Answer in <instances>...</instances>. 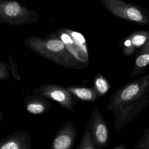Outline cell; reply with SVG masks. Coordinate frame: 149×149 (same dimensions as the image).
Wrapping results in <instances>:
<instances>
[{
  "label": "cell",
  "instance_id": "obj_5",
  "mask_svg": "<svg viewBox=\"0 0 149 149\" xmlns=\"http://www.w3.org/2000/svg\"><path fill=\"white\" fill-rule=\"evenodd\" d=\"M33 93L55 101L61 107L72 111L77 102V98L66 87L55 84H44L33 89Z\"/></svg>",
  "mask_w": 149,
  "mask_h": 149
},
{
  "label": "cell",
  "instance_id": "obj_6",
  "mask_svg": "<svg viewBox=\"0 0 149 149\" xmlns=\"http://www.w3.org/2000/svg\"><path fill=\"white\" fill-rule=\"evenodd\" d=\"M149 103V93L135 101L125 104L115 111L114 116V127L120 130L128 125Z\"/></svg>",
  "mask_w": 149,
  "mask_h": 149
},
{
  "label": "cell",
  "instance_id": "obj_17",
  "mask_svg": "<svg viewBox=\"0 0 149 149\" xmlns=\"http://www.w3.org/2000/svg\"><path fill=\"white\" fill-rule=\"evenodd\" d=\"M76 149H97L95 143L90 133V125L87 123L82 137Z\"/></svg>",
  "mask_w": 149,
  "mask_h": 149
},
{
  "label": "cell",
  "instance_id": "obj_12",
  "mask_svg": "<svg viewBox=\"0 0 149 149\" xmlns=\"http://www.w3.org/2000/svg\"><path fill=\"white\" fill-rule=\"evenodd\" d=\"M23 105L25 110L33 115L47 113L51 109L52 105L46 98L37 94L26 97Z\"/></svg>",
  "mask_w": 149,
  "mask_h": 149
},
{
  "label": "cell",
  "instance_id": "obj_19",
  "mask_svg": "<svg viewBox=\"0 0 149 149\" xmlns=\"http://www.w3.org/2000/svg\"><path fill=\"white\" fill-rule=\"evenodd\" d=\"M10 65L0 61V80L7 79L10 76Z\"/></svg>",
  "mask_w": 149,
  "mask_h": 149
},
{
  "label": "cell",
  "instance_id": "obj_16",
  "mask_svg": "<svg viewBox=\"0 0 149 149\" xmlns=\"http://www.w3.org/2000/svg\"><path fill=\"white\" fill-rule=\"evenodd\" d=\"M67 32L70 34L73 41L74 42L76 46L79 48V49L86 56H88V49L87 47L86 40L84 36L77 31L66 29Z\"/></svg>",
  "mask_w": 149,
  "mask_h": 149
},
{
  "label": "cell",
  "instance_id": "obj_1",
  "mask_svg": "<svg viewBox=\"0 0 149 149\" xmlns=\"http://www.w3.org/2000/svg\"><path fill=\"white\" fill-rule=\"evenodd\" d=\"M24 44L37 55L58 65L76 70L87 67L76 60L69 52L63 42L52 33L45 37L29 36L24 40Z\"/></svg>",
  "mask_w": 149,
  "mask_h": 149
},
{
  "label": "cell",
  "instance_id": "obj_13",
  "mask_svg": "<svg viewBox=\"0 0 149 149\" xmlns=\"http://www.w3.org/2000/svg\"><path fill=\"white\" fill-rule=\"evenodd\" d=\"M134 56V62L131 77L143 74L149 66V39Z\"/></svg>",
  "mask_w": 149,
  "mask_h": 149
},
{
  "label": "cell",
  "instance_id": "obj_18",
  "mask_svg": "<svg viewBox=\"0 0 149 149\" xmlns=\"http://www.w3.org/2000/svg\"><path fill=\"white\" fill-rule=\"evenodd\" d=\"M133 149H149V126L144 130Z\"/></svg>",
  "mask_w": 149,
  "mask_h": 149
},
{
  "label": "cell",
  "instance_id": "obj_4",
  "mask_svg": "<svg viewBox=\"0 0 149 149\" xmlns=\"http://www.w3.org/2000/svg\"><path fill=\"white\" fill-rule=\"evenodd\" d=\"M107 10L114 16L139 25H149V10L137 4L123 0H101Z\"/></svg>",
  "mask_w": 149,
  "mask_h": 149
},
{
  "label": "cell",
  "instance_id": "obj_15",
  "mask_svg": "<svg viewBox=\"0 0 149 149\" xmlns=\"http://www.w3.org/2000/svg\"><path fill=\"white\" fill-rule=\"evenodd\" d=\"M94 88L97 93L98 97L103 96L111 89V85L101 73H98L94 77Z\"/></svg>",
  "mask_w": 149,
  "mask_h": 149
},
{
  "label": "cell",
  "instance_id": "obj_8",
  "mask_svg": "<svg viewBox=\"0 0 149 149\" xmlns=\"http://www.w3.org/2000/svg\"><path fill=\"white\" fill-rule=\"evenodd\" d=\"M77 134V129L75 125L70 121L65 122L54 135L50 149H72Z\"/></svg>",
  "mask_w": 149,
  "mask_h": 149
},
{
  "label": "cell",
  "instance_id": "obj_10",
  "mask_svg": "<svg viewBox=\"0 0 149 149\" xmlns=\"http://www.w3.org/2000/svg\"><path fill=\"white\" fill-rule=\"evenodd\" d=\"M0 149H32L30 133L20 130L0 139Z\"/></svg>",
  "mask_w": 149,
  "mask_h": 149
},
{
  "label": "cell",
  "instance_id": "obj_20",
  "mask_svg": "<svg viewBox=\"0 0 149 149\" xmlns=\"http://www.w3.org/2000/svg\"><path fill=\"white\" fill-rule=\"evenodd\" d=\"M8 59L10 63V70L12 71V76L15 80L19 81L20 80V76L19 74L18 69H17V64L14 62L12 56L9 54L8 55Z\"/></svg>",
  "mask_w": 149,
  "mask_h": 149
},
{
  "label": "cell",
  "instance_id": "obj_22",
  "mask_svg": "<svg viewBox=\"0 0 149 149\" xmlns=\"http://www.w3.org/2000/svg\"><path fill=\"white\" fill-rule=\"evenodd\" d=\"M3 118V115L2 113L0 111V123H1V121L2 120Z\"/></svg>",
  "mask_w": 149,
  "mask_h": 149
},
{
  "label": "cell",
  "instance_id": "obj_3",
  "mask_svg": "<svg viewBox=\"0 0 149 149\" xmlns=\"http://www.w3.org/2000/svg\"><path fill=\"white\" fill-rule=\"evenodd\" d=\"M38 13L17 1L0 0V23L11 26H19L39 21Z\"/></svg>",
  "mask_w": 149,
  "mask_h": 149
},
{
  "label": "cell",
  "instance_id": "obj_9",
  "mask_svg": "<svg viewBox=\"0 0 149 149\" xmlns=\"http://www.w3.org/2000/svg\"><path fill=\"white\" fill-rule=\"evenodd\" d=\"M149 39V30H136L125 37L120 42L124 56H132L139 51Z\"/></svg>",
  "mask_w": 149,
  "mask_h": 149
},
{
  "label": "cell",
  "instance_id": "obj_21",
  "mask_svg": "<svg viewBox=\"0 0 149 149\" xmlns=\"http://www.w3.org/2000/svg\"><path fill=\"white\" fill-rule=\"evenodd\" d=\"M112 149H126V147L125 144H120L115 146Z\"/></svg>",
  "mask_w": 149,
  "mask_h": 149
},
{
  "label": "cell",
  "instance_id": "obj_7",
  "mask_svg": "<svg viewBox=\"0 0 149 149\" xmlns=\"http://www.w3.org/2000/svg\"><path fill=\"white\" fill-rule=\"evenodd\" d=\"M90 133L97 149H104L109 144V130L100 111L95 107L88 122Z\"/></svg>",
  "mask_w": 149,
  "mask_h": 149
},
{
  "label": "cell",
  "instance_id": "obj_2",
  "mask_svg": "<svg viewBox=\"0 0 149 149\" xmlns=\"http://www.w3.org/2000/svg\"><path fill=\"white\" fill-rule=\"evenodd\" d=\"M149 93V73L125 84L110 97L108 111L113 113L122 106Z\"/></svg>",
  "mask_w": 149,
  "mask_h": 149
},
{
  "label": "cell",
  "instance_id": "obj_11",
  "mask_svg": "<svg viewBox=\"0 0 149 149\" xmlns=\"http://www.w3.org/2000/svg\"><path fill=\"white\" fill-rule=\"evenodd\" d=\"M51 33L58 37L63 42L69 52L76 60L88 66V56L84 55L76 46L71 36L67 32L66 29L59 28Z\"/></svg>",
  "mask_w": 149,
  "mask_h": 149
},
{
  "label": "cell",
  "instance_id": "obj_14",
  "mask_svg": "<svg viewBox=\"0 0 149 149\" xmlns=\"http://www.w3.org/2000/svg\"><path fill=\"white\" fill-rule=\"evenodd\" d=\"M66 88L77 98L83 101L94 102L98 98V95L94 87L70 86Z\"/></svg>",
  "mask_w": 149,
  "mask_h": 149
}]
</instances>
